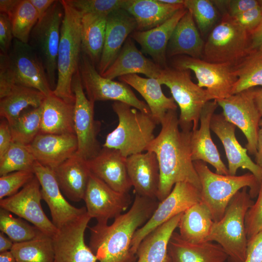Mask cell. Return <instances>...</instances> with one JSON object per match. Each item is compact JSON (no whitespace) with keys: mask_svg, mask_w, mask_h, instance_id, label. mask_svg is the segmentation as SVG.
<instances>
[{"mask_svg":"<svg viewBox=\"0 0 262 262\" xmlns=\"http://www.w3.org/2000/svg\"><path fill=\"white\" fill-rule=\"evenodd\" d=\"M161 124L159 134L147 149L156 154L159 163L160 181L157 196L159 202L164 200L178 182L190 183L201 190L200 180L191 157V131L180 129L175 110L169 111Z\"/></svg>","mask_w":262,"mask_h":262,"instance_id":"cell-1","label":"cell"},{"mask_svg":"<svg viewBox=\"0 0 262 262\" xmlns=\"http://www.w3.org/2000/svg\"><path fill=\"white\" fill-rule=\"evenodd\" d=\"M159 203L136 194L130 209L114 218L112 224L97 223L89 227V247L98 261L123 262L133 254L131 247L134 234L150 218Z\"/></svg>","mask_w":262,"mask_h":262,"instance_id":"cell-2","label":"cell"},{"mask_svg":"<svg viewBox=\"0 0 262 262\" xmlns=\"http://www.w3.org/2000/svg\"><path fill=\"white\" fill-rule=\"evenodd\" d=\"M16 85L33 88L46 96L53 93L43 64L28 43L14 39L8 54L0 53V98Z\"/></svg>","mask_w":262,"mask_h":262,"instance_id":"cell-3","label":"cell"},{"mask_svg":"<svg viewBox=\"0 0 262 262\" xmlns=\"http://www.w3.org/2000/svg\"><path fill=\"white\" fill-rule=\"evenodd\" d=\"M64 9L57 60V78L53 94L65 101L74 104L73 76L79 69L81 58L82 14L67 0H60Z\"/></svg>","mask_w":262,"mask_h":262,"instance_id":"cell-4","label":"cell"},{"mask_svg":"<svg viewBox=\"0 0 262 262\" xmlns=\"http://www.w3.org/2000/svg\"><path fill=\"white\" fill-rule=\"evenodd\" d=\"M112 108L118 123L107 135L102 147L117 149L126 158L147 151L155 137L157 125L151 115L119 101H115Z\"/></svg>","mask_w":262,"mask_h":262,"instance_id":"cell-5","label":"cell"},{"mask_svg":"<svg viewBox=\"0 0 262 262\" xmlns=\"http://www.w3.org/2000/svg\"><path fill=\"white\" fill-rule=\"evenodd\" d=\"M193 163L201 184V201L210 209L214 222L221 219L231 199L243 188L249 187L252 199L257 196L261 183L251 173L221 175L212 172L203 161Z\"/></svg>","mask_w":262,"mask_h":262,"instance_id":"cell-6","label":"cell"},{"mask_svg":"<svg viewBox=\"0 0 262 262\" xmlns=\"http://www.w3.org/2000/svg\"><path fill=\"white\" fill-rule=\"evenodd\" d=\"M247 187L238 192L230 201L223 216L214 222L206 242H215L225 250L229 262H244L248 239L245 219L253 204Z\"/></svg>","mask_w":262,"mask_h":262,"instance_id":"cell-7","label":"cell"},{"mask_svg":"<svg viewBox=\"0 0 262 262\" xmlns=\"http://www.w3.org/2000/svg\"><path fill=\"white\" fill-rule=\"evenodd\" d=\"M157 80L170 89L180 108V129L184 131L197 129L202 110L211 101L207 90L192 81L190 70L188 69L166 66L162 68Z\"/></svg>","mask_w":262,"mask_h":262,"instance_id":"cell-8","label":"cell"},{"mask_svg":"<svg viewBox=\"0 0 262 262\" xmlns=\"http://www.w3.org/2000/svg\"><path fill=\"white\" fill-rule=\"evenodd\" d=\"M248 46L249 33L226 14L204 44L203 60L234 66L247 54Z\"/></svg>","mask_w":262,"mask_h":262,"instance_id":"cell-9","label":"cell"},{"mask_svg":"<svg viewBox=\"0 0 262 262\" xmlns=\"http://www.w3.org/2000/svg\"><path fill=\"white\" fill-rule=\"evenodd\" d=\"M64 9L60 0H55L32 30L28 44L41 60L52 90L56 86L57 60Z\"/></svg>","mask_w":262,"mask_h":262,"instance_id":"cell-10","label":"cell"},{"mask_svg":"<svg viewBox=\"0 0 262 262\" xmlns=\"http://www.w3.org/2000/svg\"><path fill=\"white\" fill-rule=\"evenodd\" d=\"M79 71L83 88L91 101L121 102L151 115L148 105L138 98L129 85L103 77L96 70L94 64L83 53L79 64Z\"/></svg>","mask_w":262,"mask_h":262,"instance_id":"cell-11","label":"cell"},{"mask_svg":"<svg viewBox=\"0 0 262 262\" xmlns=\"http://www.w3.org/2000/svg\"><path fill=\"white\" fill-rule=\"evenodd\" d=\"M173 65L175 68L193 71L198 81L197 85L206 88L211 100L224 99L232 95L237 80L232 66L186 55L176 57Z\"/></svg>","mask_w":262,"mask_h":262,"instance_id":"cell-12","label":"cell"},{"mask_svg":"<svg viewBox=\"0 0 262 262\" xmlns=\"http://www.w3.org/2000/svg\"><path fill=\"white\" fill-rule=\"evenodd\" d=\"M72 87L75 98L74 122L78 144L76 153L89 160L102 148L97 139L101 123L94 118L95 102L89 100L83 91L79 68L73 76Z\"/></svg>","mask_w":262,"mask_h":262,"instance_id":"cell-13","label":"cell"},{"mask_svg":"<svg viewBox=\"0 0 262 262\" xmlns=\"http://www.w3.org/2000/svg\"><path fill=\"white\" fill-rule=\"evenodd\" d=\"M201 200L200 190L193 184L186 182L175 184L170 194L159 202L150 218L135 232L131 252L135 255L140 243L147 234Z\"/></svg>","mask_w":262,"mask_h":262,"instance_id":"cell-14","label":"cell"},{"mask_svg":"<svg viewBox=\"0 0 262 262\" xmlns=\"http://www.w3.org/2000/svg\"><path fill=\"white\" fill-rule=\"evenodd\" d=\"M255 88H250L216 100L223 109L226 119L237 127L245 135L246 148L251 155H255L258 147L260 122L262 117L256 105Z\"/></svg>","mask_w":262,"mask_h":262,"instance_id":"cell-15","label":"cell"},{"mask_svg":"<svg viewBox=\"0 0 262 262\" xmlns=\"http://www.w3.org/2000/svg\"><path fill=\"white\" fill-rule=\"evenodd\" d=\"M41 199V185L35 175L16 194L0 199V207L30 222L52 237L58 229L43 211Z\"/></svg>","mask_w":262,"mask_h":262,"instance_id":"cell-16","label":"cell"},{"mask_svg":"<svg viewBox=\"0 0 262 262\" xmlns=\"http://www.w3.org/2000/svg\"><path fill=\"white\" fill-rule=\"evenodd\" d=\"M87 213L98 223H108L125 212L131 203L129 193L116 191L92 173L83 198Z\"/></svg>","mask_w":262,"mask_h":262,"instance_id":"cell-17","label":"cell"},{"mask_svg":"<svg viewBox=\"0 0 262 262\" xmlns=\"http://www.w3.org/2000/svg\"><path fill=\"white\" fill-rule=\"evenodd\" d=\"M91 217L86 212L58 229L52 237L54 262H97L98 259L84 240Z\"/></svg>","mask_w":262,"mask_h":262,"instance_id":"cell-18","label":"cell"},{"mask_svg":"<svg viewBox=\"0 0 262 262\" xmlns=\"http://www.w3.org/2000/svg\"><path fill=\"white\" fill-rule=\"evenodd\" d=\"M33 172L40 185L42 199L50 210L52 222L59 229L87 212L86 207L76 208L64 197L53 170L35 162Z\"/></svg>","mask_w":262,"mask_h":262,"instance_id":"cell-19","label":"cell"},{"mask_svg":"<svg viewBox=\"0 0 262 262\" xmlns=\"http://www.w3.org/2000/svg\"><path fill=\"white\" fill-rule=\"evenodd\" d=\"M210 126L223 145L228 162L229 175H236L239 168L246 169L261 183L262 169L251 159L247 149L238 141L235 134L236 127L228 121L222 113L213 115Z\"/></svg>","mask_w":262,"mask_h":262,"instance_id":"cell-20","label":"cell"},{"mask_svg":"<svg viewBox=\"0 0 262 262\" xmlns=\"http://www.w3.org/2000/svg\"><path fill=\"white\" fill-rule=\"evenodd\" d=\"M218 104L215 100L207 102L200 114V126L191 131L190 144L193 161H201L211 164L216 173L229 175L228 167L221 159L211 135V121Z\"/></svg>","mask_w":262,"mask_h":262,"instance_id":"cell-21","label":"cell"},{"mask_svg":"<svg viewBox=\"0 0 262 262\" xmlns=\"http://www.w3.org/2000/svg\"><path fill=\"white\" fill-rule=\"evenodd\" d=\"M126 159L119 150L102 147L96 156L87 160V163L91 173L113 190L128 193L132 186Z\"/></svg>","mask_w":262,"mask_h":262,"instance_id":"cell-22","label":"cell"},{"mask_svg":"<svg viewBox=\"0 0 262 262\" xmlns=\"http://www.w3.org/2000/svg\"><path fill=\"white\" fill-rule=\"evenodd\" d=\"M28 147L36 161L53 169L77 152L78 144L75 134L39 133Z\"/></svg>","mask_w":262,"mask_h":262,"instance_id":"cell-23","label":"cell"},{"mask_svg":"<svg viewBox=\"0 0 262 262\" xmlns=\"http://www.w3.org/2000/svg\"><path fill=\"white\" fill-rule=\"evenodd\" d=\"M136 30L134 18L124 9L107 16L104 46L98 63V72L103 74L114 62L128 36Z\"/></svg>","mask_w":262,"mask_h":262,"instance_id":"cell-24","label":"cell"},{"mask_svg":"<svg viewBox=\"0 0 262 262\" xmlns=\"http://www.w3.org/2000/svg\"><path fill=\"white\" fill-rule=\"evenodd\" d=\"M126 165L135 194L157 199L160 172L156 154L153 152L147 151L146 153L131 155L127 158Z\"/></svg>","mask_w":262,"mask_h":262,"instance_id":"cell-25","label":"cell"},{"mask_svg":"<svg viewBox=\"0 0 262 262\" xmlns=\"http://www.w3.org/2000/svg\"><path fill=\"white\" fill-rule=\"evenodd\" d=\"M162 68L153 60L145 56L129 37L114 62L101 75L105 78L114 80L126 75L140 73L147 78L158 79Z\"/></svg>","mask_w":262,"mask_h":262,"instance_id":"cell-26","label":"cell"},{"mask_svg":"<svg viewBox=\"0 0 262 262\" xmlns=\"http://www.w3.org/2000/svg\"><path fill=\"white\" fill-rule=\"evenodd\" d=\"M53 170L66 196L73 202L83 200L91 174L87 160L76 153Z\"/></svg>","mask_w":262,"mask_h":262,"instance_id":"cell-27","label":"cell"},{"mask_svg":"<svg viewBox=\"0 0 262 262\" xmlns=\"http://www.w3.org/2000/svg\"><path fill=\"white\" fill-rule=\"evenodd\" d=\"M187 11L184 7L160 25L147 31H135L131 35V38L140 45L142 50L162 68L167 66L166 49L169 40L176 25Z\"/></svg>","mask_w":262,"mask_h":262,"instance_id":"cell-28","label":"cell"},{"mask_svg":"<svg viewBox=\"0 0 262 262\" xmlns=\"http://www.w3.org/2000/svg\"><path fill=\"white\" fill-rule=\"evenodd\" d=\"M168 251L172 262H225L228 259L225 250L218 244L190 243L175 231L169 241Z\"/></svg>","mask_w":262,"mask_h":262,"instance_id":"cell-29","label":"cell"},{"mask_svg":"<svg viewBox=\"0 0 262 262\" xmlns=\"http://www.w3.org/2000/svg\"><path fill=\"white\" fill-rule=\"evenodd\" d=\"M118 78L120 82L133 87L142 96L157 124L161 123L169 111L177 110V105L173 98L165 96L157 79L143 78L135 74Z\"/></svg>","mask_w":262,"mask_h":262,"instance_id":"cell-30","label":"cell"},{"mask_svg":"<svg viewBox=\"0 0 262 262\" xmlns=\"http://www.w3.org/2000/svg\"><path fill=\"white\" fill-rule=\"evenodd\" d=\"M184 7V3L170 4L160 0H126L123 9L135 19L136 31H144L160 25Z\"/></svg>","mask_w":262,"mask_h":262,"instance_id":"cell-31","label":"cell"},{"mask_svg":"<svg viewBox=\"0 0 262 262\" xmlns=\"http://www.w3.org/2000/svg\"><path fill=\"white\" fill-rule=\"evenodd\" d=\"M204 46L193 16L187 10L173 32L167 45L166 55L168 57L186 55L201 59Z\"/></svg>","mask_w":262,"mask_h":262,"instance_id":"cell-32","label":"cell"},{"mask_svg":"<svg viewBox=\"0 0 262 262\" xmlns=\"http://www.w3.org/2000/svg\"><path fill=\"white\" fill-rule=\"evenodd\" d=\"M41 106L40 133L75 134L74 104L68 103L52 93L45 97Z\"/></svg>","mask_w":262,"mask_h":262,"instance_id":"cell-33","label":"cell"},{"mask_svg":"<svg viewBox=\"0 0 262 262\" xmlns=\"http://www.w3.org/2000/svg\"><path fill=\"white\" fill-rule=\"evenodd\" d=\"M182 213L159 226L143 239L135 254L136 262H172L168 244Z\"/></svg>","mask_w":262,"mask_h":262,"instance_id":"cell-34","label":"cell"},{"mask_svg":"<svg viewBox=\"0 0 262 262\" xmlns=\"http://www.w3.org/2000/svg\"><path fill=\"white\" fill-rule=\"evenodd\" d=\"M214 221L207 205L201 201L184 212L178 228L180 236L185 241L197 244L206 242Z\"/></svg>","mask_w":262,"mask_h":262,"instance_id":"cell-35","label":"cell"},{"mask_svg":"<svg viewBox=\"0 0 262 262\" xmlns=\"http://www.w3.org/2000/svg\"><path fill=\"white\" fill-rule=\"evenodd\" d=\"M108 16L85 14L81 18L82 53L95 64L99 62L105 40Z\"/></svg>","mask_w":262,"mask_h":262,"instance_id":"cell-36","label":"cell"},{"mask_svg":"<svg viewBox=\"0 0 262 262\" xmlns=\"http://www.w3.org/2000/svg\"><path fill=\"white\" fill-rule=\"evenodd\" d=\"M46 97L36 89L16 85L8 95L0 99V115L10 124L24 109L40 107Z\"/></svg>","mask_w":262,"mask_h":262,"instance_id":"cell-37","label":"cell"},{"mask_svg":"<svg viewBox=\"0 0 262 262\" xmlns=\"http://www.w3.org/2000/svg\"><path fill=\"white\" fill-rule=\"evenodd\" d=\"M237 80L232 95L262 86V50H252L233 66Z\"/></svg>","mask_w":262,"mask_h":262,"instance_id":"cell-38","label":"cell"},{"mask_svg":"<svg viewBox=\"0 0 262 262\" xmlns=\"http://www.w3.org/2000/svg\"><path fill=\"white\" fill-rule=\"evenodd\" d=\"M11 251L17 262H54L52 237L44 233L33 239L14 243Z\"/></svg>","mask_w":262,"mask_h":262,"instance_id":"cell-39","label":"cell"},{"mask_svg":"<svg viewBox=\"0 0 262 262\" xmlns=\"http://www.w3.org/2000/svg\"><path fill=\"white\" fill-rule=\"evenodd\" d=\"M41 105L20 115L10 124L13 142L30 145L40 132Z\"/></svg>","mask_w":262,"mask_h":262,"instance_id":"cell-40","label":"cell"},{"mask_svg":"<svg viewBox=\"0 0 262 262\" xmlns=\"http://www.w3.org/2000/svg\"><path fill=\"white\" fill-rule=\"evenodd\" d=\"M10 19L14 38L28 43L31 32L39 20L38 14L30 0H20Z\"/></svg>","mask_w":262,"mask_h":262,"instance_id":"cell-41","label":"cell"},{"mask_svg":"<svg viewBox=\"0 0 262 262\" xmlns=\"http://www.w3.org/2000/svg\"><path fill=\"white\" fill-rule=\"evenodd\" d=\"M36 162L28 145L13 142L0 157V176L18 171H33Z\"/></svg>","mask_w":262,"mask_h":262,"instance_id":"cell-42","label":"cell"},{"mask_svg":"<svg viewBox=\"0 0 262 262\" xmlns=\"http://www.w3.org/2000/svg\"><path fill=\"white\" fill-rule=\"evenodd\" d=\"M0 230L14 243L33 239L43 233L24 219L14 217L11 212L2 208L0 210Z\"/></svg>","mask_w":262,"mask_h":262,"instance_id":"cell-43","label":"cell"},{"mask_svg":"<svg viewBox=\"0 0 262 262\" xmlns=\"http://www.w3.org/2000/svg\"><path fill=\"white\" fill-rule=\"evenodd\" d=\"M184 6L191 12L201 33H206L215 23L217 14L213 1L184 0Z\"/></svg>","mask_w":262,"mask_h":262,"instance_id":"cell-44","label":"cell"},{"mask_svg":"<svg viewBox=\"0 0 262 262\" xmlns=\"http://www.w3.org/2000/svg\"><path fill=\"white\" fill-rule=\"evenodd\" d=\"M68 3L82 15L97 14L108 16L123 9L126 0H67Z\"/></svg>","mask_w":262,"mask_h":262,"instance_id":"cell-45","label":"cell"},{"mask_svg":"<svg viewBox=\"0 0 262 262\" xmlns=\"http://www.w3.org/2000/svg\"><path fill=\"white\" fill-rule=\"evenodd\" d=\"M34 176L33 170H22L0 176V200L16 194Z\"/></svg>","mask_w":262,"mask_h":262,"instance_id":"cell-46","label":"cell"},{"mask_svg":"<svg viewBox=\"0 0 262 262\" xmlns=\"http://www.w3.org/2000/svg\"><path fill=\"white\" fill-rule=\"evenodd\" d=\"M256 202L246 212L245 224L247 239L262 230V182Z\"/></svg>","mask_w":262,"mask_h":262,"instance_id":"cell-47","label":"cell"},{"mask_svg":"<svg viewBox=\"0 0 262 262\" xmlns=\"http://www.w3.org/2000/svg\"><path fill=\"white\" fill-rule=\"evenodd\" d=\"M231 17L249 33L257 28L262 21V3L257 7Z\"/></svg>","mask_w":262,"mask_h":262,"instance_id":"cell-48","label":"cell"},{"mask_svg":"<svg viewBox=\"0 0 262 262\" xmlns=\"http://www.w3.org/2000/svg\"><path fill=\"white\" fill-rule=\"evenodd\" d=\"M14 39L11 21L6 14H0V49L1 53L8 54Z\"/></svg>","mask_w":262,"mask_h":262,"instance_id":"cell-49","label":"cell"},{"mask_svg":"<svg viewBox=\"0 0 262 262\" xmlns=\"http://www.w3.org/2000/svg\"><path fill=\"white\" fill-rule=\"evenodd\" d=\"M244 262H262V230L248 240Z\"/></svg>","mask_w":262,"mask_h":262,"instance_id":"cell-50","label":"cell"},{"mask_svg":"<svg viewBox=\"0 0 262 262\" xmlns=\"http://www.w3.org/2000/svg\"><path fill=\"white\" fill-rule=\"evenodd\" d=\"M225 2L228 6V14L233 17L260 6L262 0H225Z\"/></svg>","mask_w":262,"mask_h":262,"instance_id":"cell-51","label":"cell"},{"mask_svg":"<svg viewBox=\"0 0 262 262\" xmlns=\"http://www.w3.org/2000/svg\"><path fill=\"white\" fill-rule=\"evenodd\" d=\"M13 143L10 124L6 119L3 118L0 123V157L5 153Z\"/></svg>","mask_w":262,"mask_h":262,"instance_id":"cell-52","label":"cell"},{"mask_svg":"<svg viewBox=\"0 0 262 262\" xmlns=\"http://www.w3.org/2000/svg\"><path fill=\"white\" fill-rule=\"evenodd\" d=\"M257 50H262V21L257 28L249 33L248 52Z\"/></svg>","mask_w":262,"mask_h":262,"instance_id":"cell-53","label":"cell"},{"mask_svg":"<svg viewBox=\"0 0 262 262\" xmlns=\"http://www.w3.org/2000/svg\"><path fill=\"white\" fill-rule=\"evenodd\" d=\"M41 19L55 0H30Z\"/></svg>","mask_w":262,"mask_h":262,"instance_id":"cell-54","label":"cell"},{"mask_svg":"<svg viewBox=\"0 0 262 262\" xmlns=\"http://www.w3.org/2000/svg\"><path fill=\"white\" fill-rule=\"evenodd\" d=\"M20 0H0V13L6 14L11 19Z\"/></svg>","mask_w":262,"mask_h":262,"instance_id":"cell-55","label":"cell"},{"mask_svg":"<svg viewBox=\"0 0 262 262\" xmlns=\"http://www.w3.org/2000/svg\"><path fill=\"white\" fill-rule=\"evenodd\" d=\"M14 245V242L3 232H0V253L10 251Z\"/></svg>","mask_w":262,"mask_h":262,"instance_id":"cell-56","label":"cell"},{"mask_svg":"<svg viewBox=\"0 0 262 262\" xmlns=\"http://www.w3.org/2000/svg\"><path fill=\"white\" fill-rule=\"evenodd\" d=\"M255 156L256 163L262 169V126L259 131L257 150Z\"/></svg>","mask_w":262,"mask_h":262,"instance_id":"cell-57","label":"cell"},{"mask_svg":"<svg viewBox=\"0 0 262 262\" xmlns=\"http://www.w3.org/2000/svg\"><path fill=\"white\" fill-rule=\"evenodd\" d=\"M254 100L260 114L262 117V88H255Z\"/></svg>","mask_w":262,"mask_h":262,"instance_id":"cell-58","label":"cell"},{"mask_svg":"<svg viewBox=\"0 0 262 262\" xmlns=\"http://www.w3.org/2000/svg\"><path fill=\"white\" fill-rule=\"evenodd\" d=\"M0 262H17V261L10 250L0 253Z\"/></svg>","mask_w":262,"mask_h":262,"instance_id":"cell-59","label":"cell"},{"mask_svg":"<svg viewBox=\"0 0 262 262\" xmlns=\"http://www.w3.org/2000/svg\"><path fill=\"white\" fill-rule=\"evenodd\" d=\"M136 259L135 255L132 254L123 262H134Z\"/></svg>","mask_w":262,"mask_h":262,"instance_id":"cell-60","label":"cell"},{"mask_svg":"<svg viewBox=\"0 0 262 262\" xmlns=\"http://www.w3.org/2000/svg\"><path fill=\"white\" fill-rule=\"evenodd\" d=\"M260 127L262 126V117L260 120V124H259Z\"/></svg>","mask_w":262,"mask_h":262,"instance_id":"cell-61","label":"cell"}]
</instances>
